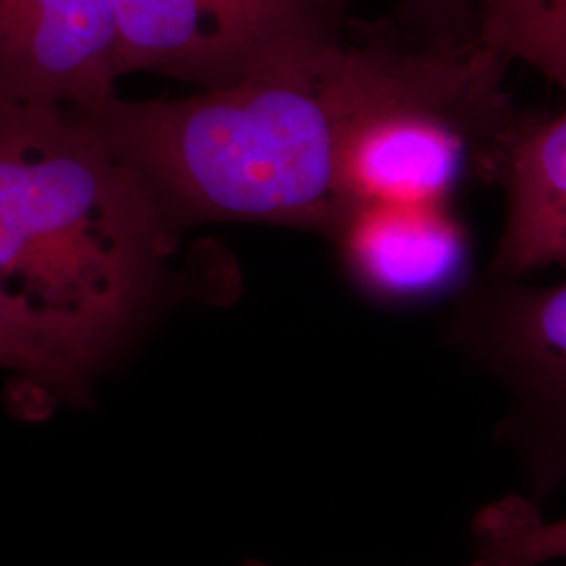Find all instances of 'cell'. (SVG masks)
Segmentation results:
<instances>
[{"label": "cell", "mask_w": 566, "mask_h": 566, "mask_svg": "<svg viewBox=\"0 0 566 566\" xmlns=\"http://www.w3.org/2000/svg\"><path fill=\"white\" fill-rule=\"evenodd\" d=\"M470 566H502V565H495V563H486V560H479V558H474L472 560V565Z\"/></svg>", "instance_id": "cell-14"}, {"label": "cell", "mask_w": 566, "mask_h": 566, "mask_svg": "<svg viewBox=\"0 0 566 566\" xmlns=\"http://www.w3.org/2000/svg\"><path fill=\"white\" fill-rule=\"evenodd\" d=\"M181 235L72 109L0 102V287L126 348L175 296Z\"/></svg>", "instance_id": "cell-2"}, {"label": "cell", "mask_w": 566, "mask_h": 566, "mask_svg": "<svg viewBox=\"0 0 566 566\" xmlns=\"http://www.w3.org/2000/svg\"><path fill=\"white\" fill-rule=\"evenodd\" d=\"M242 566H269L264 565V563H259V560H250V563H245V565Z\"/></svg>", "instance_id": "cell-15"}, {"label": "cell", "mask_w": 566, "mask_h": 566, "mask_svg": "<svg viewBox=\"0 0 566 566\" xmlns=\"http://www.w3.org/2000/svg\"><path fill=\"white\" fill-rule=\"evenodd\" d=\"M446 336L504 388L497 437L523 470V497L539 507L566 483V282L486 275L451 311Z\"/></svg>", "instance_id": "cell-4"}, {"label": "cell", "mask_w": 566, "mask_h": 566, "mask_svg": "<svg viewBox=\"0 0 566 566\" xmlns=\"http://www.w3.org/2000/svg\"><path fill=\"white\" fill-rule=\"evenodd\" d=\"M481 0H407L405 15L424 23L432 42L476 39V13Z\"/></svg>", "instance_id": "cell-12"}, {"label": "cell", "mask_w": 566, "mask_h": 566, "mask_svg": "<svg viewBox=\"0 0 566 566\" xmlns=\"http://www.w3.org/2000/svg\"><path fill=\"white\" fill-rule=\"evenodd\" d=\"M506 221L489 264L493 277L566 266V112L526 122L502 177Z\"/></svg>", "instance_id": "cell-8"}, {"label": "cell", "mask_w": 566, "mask_h": 566, "mask_svg": "<svg viewBox=\"0 0 566 566\" xmlns=\"http://www.w3.org/2000/svg\"><path fill=\"white\" fill-rule=\"evenodd\" d=\"M122 350L103 334L36 311L0 287V369L44 401L84 403Z\"/></svg>", "instance_id": "cell-9"}, {"label": "cell", "mask_w": 566, "mask_h": 566, "mask_svg": "<svg viewBox=\"0 0 566 566\" xmlns=\"http://www.w3.org/2000/svg\"><path fill=\"white\" fill-rule=\"evenodd\" d=\"M449 44H355L324 25L231 86L182 99L116 95L72 112L97 130L179 235L240 221L332 238L348 212L343 170L355 133L422 86Z\"/></svg>", "instance_id": "cell-1"}, {"label": "cell", "mask_w": 566, "mask_h": 566, "mask_svg": "<svg viewBox=\"0 0 566 566\" xmlns=\"http://www.w3.org/2000/svg\"><path fill=\"white\" fill-rule=\"evenodd\" d=\"M122 76L223 88L324 28L294 0H109Z\"/></svg>", "instance_id": "cell-5"}, {"label": "cell", "mask_w": 566, "mask_h": 566, "mask_svg": "<svg viewBox=\"0 0 566 566\" xmlns=\"http://www.w3.org/2000/svg\"><path fill=\"white\" fill-rule=\"evenodd\" d=\"M474 558L502 566H546L566 560V516L546 521L525 497L486 506L472 521Z\"/></svg>", "instance_id": "cell-11"}, {"label": "cell", "mask_w": 566, "mask_h": 566, "mask_svg": "<svg viewBox=\"0 0 566 566\" xmlns=\"http://www.w3.org/2000/svg\"><path fill=\"white\" fill-rule=\"evenodd\" d=\"M359 292L385 306L434 303L465 287L470 240L446 202H371L329 238Z\"/></svg>", "instance_id": "cell-7"}, {"label": "cell", "mask_w": 566, "mask_h": 566, "mask_svg": "<svg viewBox=\"0 0 566 566\" xmlns=\"http://www.w3.org/2000/svg\"><path fill=\"white\" fill-rule=\"evenodd\" d=\"M294 2L301 4L304 9H308V11H313V13H319V15H322V11L334 7V4H338L340 0H294Z\"/></svg>", "instance_id": "cell-13"}, {"label": "cell", "mask_w": 566, "mask_h": 566, "mask_svg": "<svg viewBox=\"0 0 566 566\" xmlns=\"http://www.w3.org/2000/svg\"><path fill=\"white\" fill-rule=\"evenodd\" d=\"M506 65L476 39L453 42L422 86L369 116L344 158L348 210L371 202L449 203L465 182H502L531 120L507 95Z\"/></svg>", "instance_id": "cell-3"}, {"label": "cell", "mask_w": 566, "mask_h": 566, "mask_svg": "<svg viewBox=\"0 0 566 566\" xmlns=\"http://www.w3.org/2000/svg\"><path fill=\"white\" fill-rule=\"evenodd\" d=\"M476 41L523 61L566 93V0H481Z\"/></svg>", "instance_id": "cell-10"}, {"label": "cell", "mask_w": 566, "mask_h": 566, "mask_svg": "<svg viewBox=\"0 0 566 566\" xmlns=\"http://www.w3.org/2000/svg\"><path fill=\"white\" fill-rule=\"evenodd\" d=\"M118 78L109 0H0V102L88 109Z\"/></svg>", "instance_id": "cell-6"}]
</instances>
